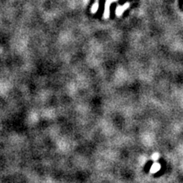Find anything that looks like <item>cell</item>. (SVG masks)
Listing matches in <instances>:
<instances>
[{
	"label": "cell",
	"instance_id": "277c9868",
	"mask_svg": "<svg viewBox=\"0 0 183 183\" xmlns=\"http://www.w3.org/2000/svg\"><path fill=\"white\" fill-rule=\"evenodd\" d=\"M159 158V155L158 154H154V156H153V159H157Z\"/></svg>",
	"mask_w": 183,
	"mask_h": 183
},
{
	"label": "cell",
	"instance_id": "6da1fadb",
	"mask_svg": "<svg viewBox=\"0 0 183 183\" xmlns=\"http://www.w3.org/2000/svg\"><path fill=\"white\" fill-rule=\"evenodd\" d=\"M128 6H129V4H126L124 6H118L117 8H116V15H117L118 16H120L122 13L124 12L126 8H128Z\"/></svg>",
	"mask_w": 183,
	"mask_h": 183
},
{
	"label": "cell",
	"instance_id": "7a4b0ae2",
	"mask_svg": "<svg viewBox=\"0 0 183 183\" xmlns=\"http://www.w3.org/2000/svg\"><path fill=\"white\" fill-rule=\"evenodd\" d=\"M159 168H160V165H159L158 163H154V165L152 167V171L151 172H155V171H158L159 170Z\"/></svg>",
	"mask_w": 183,
	"mask_h": 183
},
{
	"label": "cell",
	"instance_id": "3957f363",
	"mask_svg": "<svg viewBox=\"0 0 183 183\" xmlns=\"http://www.w3.org/2000/svg\"><path fill=\"white\" fill-rule=\"evenodd\" d=\"M98 9V3H95V4H93L92 6V8H91V11L93 13L97 12V10Z\"/></svg>",
	"mask_w": 183,
	"mask_h": 183
}]
</instances>
